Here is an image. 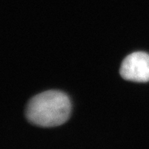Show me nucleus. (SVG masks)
Here are the masks:
<instances>
[{"label": "nucleus", "instance_id": "nucleus-2", "mask_svg": "<svg viewBox=\"0 0 149 149\" xmlns=\"http://www.w3.org/2000/svg\"><path fill=\"white\" fill-rule=\"evenodd\" d=\"M120 74L124 80L133 82L149 81V55L143 52L129 54L123 61Z\"/></svg>", "mask_w": 149, "mask_h": 149}, {"label": "nucleus", "instance_id": "nucleus-1", "mask_svg": "<svg viewBox=\"0 0 149 149\" xmlns=\"http://www.w3.org/2000/svg\"><path fill=\"white\" fill-rule=\"evenodd\" d=\"M71 104L68 96L58 91L40 93L27 103L25 115L29 122L43 128L63 124L69 118Z\"/></svg>", "mask_w": 149, "mask_h": 149}]
</instances>
